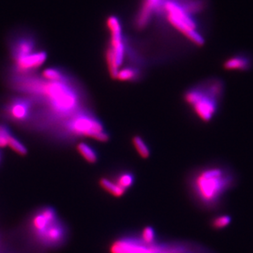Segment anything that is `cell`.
<instances>
[{"label": "cell", "instance_id": "8992f818", "mask_svg": "<svg viewBox=\"0 0 253 253\" xmlns=\"http://www.w3.org/2000/svg\"><path fill=\"white\" fill-rule=\"evenodd\" d=\"M7 44L12 61L27 57L40 50L38 39L31 31H19L12 34Z\"/></svg>", "mask_w": 253, "mask_h": 253}, {"label": "cell", "instance_id": "9c48e42d", "mask_svg": "<svg viewBox=\"0 0 253 253\" xmlns=\"http://www.w3.org/2000/svg\"><path fill=\"white\" fill-rule=\"evenodd\" d=\"M107 27L111 33V41L109 48L113 50L116 59L120 67H122L124 62L126 46H125L122 27L119 18L116 16H109L107 19Z\"/></svg>", "mask_w": 253, "mask_h": 253}, {"label": "cell", "instance_id": "277c9868", "mask_svg": "<svg viewBox=\"0 0 253 253\" xmlns=\"http://www.w3.org/2000/svg\"><path fill=\"white\" fill-rule=\"evenodd\" d=\"M158 13H163L171 27L186 37L192 43L202 46L204 39L198 32L193 16L184 9L181 0H162Z\"/></svg>", "mask_w": 253, "mask_h": 253}, {"label": "cell", "instance_id": "6da1fadb", "mask_svg": "<svg viewBox=\"0 0 253 253\" xmlns=\"http://www.w3.org/2000/svg\"><path fill=\"white\" fill-rule=\"evenodd\" d=\"M234 178L226 169L213 168L203 169L193 178L192 190L201 203L213 207L230 188Z\"/></svg>", "mask_w": 253, "mask_h": 253}, {"label": "cell", "instance_id": "30bf717a", "mask_svg": "<svg viewBox=\"0 0 253 253\" xmlns=\"http://www.w3.org/2000/svg\"><path fill=\"white\" fill-rule=\"evenodd\" d=\"M36 236L45 246H57L64 239V227L57 220L46 227L43 231L36 234Z\"/></svg>", "mask_w": 253, "mask_h": 253}, {"label": "cell", "instance_id": "603a6c76", "mask_svg": "<svg viewBox=\"0 0 253 253\" xmlns=\"http://www.w3.org/2000/svg\"><path fill=\"white\" fill-rule=\"evenodd\" d=\"M1 160H2V153L0 152V163H1Z\"/></svg>", "mask_w": 253, "mask_h": 253}, {"label": "cell", "instance_id": "ffe728a7", "mask_svg": "<svg viewBox=\"0 0 253 253\" xmlns=\"http://www.w3.org/2000/svg\"><path fill=\"white\" fill-rule=\"evenodd\" d=\"M12 134L7 125L0 123V148H5L8 144V140Z\"/></svg>", "mask_w": 253, "mask_h": 253}, {"label": "cell", "instance_id": "3957f363", "mask_svg": "<svg viewBox=\"0 0 253 253\" xmlns=\"http://www.w3.org/2000/svg\"><path fill=\"white\" fill-rule=\"evenodd\" d=\"M222 93V83L219 80H214L201 88L187 91L184 100L191 106L202 121L207 122L212 119L216 113L218 101L221 98Z\"/></svg>", "mask_w": 253, "mask_h": 253}, {"label": "cell", "instance_id": "e0dca14e", "mask_svg": "<svg viewBox=\"0 0 253 253\" xmlns=\"http://www.w3.org/2000/svg\"><path fill=\"white\" fill-rule=\"evenodd\" d=\"M132 143H133L135 150L137 151V153H139L141 158L146 159V158L150 157V150H149V148H148L144 140L141 137L134 136L132 139Z\"/></svg>", "mask_w": 253, "mask_h": 253}, {"label": "cell", "instance_id": "7a4b0ae2", "mask_svg": "<svg viewBox=\"0 0 253 253\" xmlns=\"http://www.w3.org/2000/svg\"><path fill=\"white\" fill-rule=\"evenodd\" d=\"M59 131L73 137H88L103 143L109 140V134L103 123L88 108L61 122Z\"/></svg>", "mask_w": 253, "mask_h": 253}, {"label": "cell", "instance_id": "9a60e30c", "mask_svg": "<svg viewBox=\"0 0 253 253\" xmlns=\"http://www.w3.org/2000/svg\"><path fill=\"white\" fill-rule=\"evenodd\" d=\"M77 151L86 162L93 164L98 162V154L92 147L85 143H80L77 147Z\"/></svg>", "mask_w": 253, "mask_h": 253}, {"label": "cell", "instance_id": "ac0fdd59", "mask_svg": "<svg viewBox=\"0 0 253 253\" xmlns=\"http://www.w3.org/2000/svg\"><path fill=\"white\" fill-rule=\"evenodd\" d=\"M134 178L133 174L128 172H124L120 174L117 177V179L115 180V182L119 185L121 188L124 189L125 190L130 188V187L134 184Z\"/></svg>", "mask_w": 253, "mask_h": 253}, {"label": "cell", "instance_id": "44dd1931", "mask_svg": "<svg viewBox=\"0 0 253 253\" xmlns=\"http://www.w3.org/2000/svg\"><path fill=\"white\" fill-rule=\"evenodd\" d=\"M141 241L145 244H155V231L151 227H146L141 233Z\"/></svg>", "mask_w": 253, "mask_h": 253}, {"label": "cell", "instance_id": "4fadbf2b", "mask_svg": "<svg viewBox=\"0 0 253 253\" xmlns=\"http://www.w3.org/2000/svg\"><path fill=\"white\" fill-rule=\"evenodd\" d=\"M251 65L249 58L244 56H234L227 59L224 63L226 71H246Z\"/></svg>", "mask_w": 253, "mask_h": 253}, {"label": "cell", "instance_id": "d6986e66", "mask_svg": "<svg viewBox=\"0 0 253 253\" xmlns=\"http://www.w3.org/2000/svg\"><path fill=\"white\" fill-rule=\"evenodd\" d=\"M7 146L10 148H12V150L14 151L15 153H17L18 155L25 156L27 154V148L22 144L21 141L18 140L13 135H12L8 140Z\"/></svg>", "mask_w": 253, "mask_h": 253}, {"label": "cell", "instance_id": "7c38bea8", "mask_svg": "<svg viewBox=\"0 0 253 253\" xmlns=\"http://www.w3.org/2000/svg\"><path fill=\"white\" fill-rule=\"evenodd\" d=\"M41 77L49 82H65L72 77L69 72L60 67H48L43 70Z\"/></svg>", "mask_w": 253, "mask_h": 253}, {"label": "cell", "instance_id": "ba28073f", "mask_svg": "<svg viewBox=\"0 0 253 253\" xmlns=\"http://www.w3.org/2000/svg\"><path fill=\"white\" fill-rule=\"evenodd\" d=\"M111 253H163V245L145 244L140 239L123 238L111 245Z\"/></svg>", "mask_w": 253, "mask_h": 253}, {"label": "cell", "instance_id": "2e32d148", "mask_svg": "<svg viewBox=\"0 0 253 253\" xmlns=\"http://www.w3.org/2000/svg\"><path fill=\"white\" fill-rule=\"evenodd\" d=\"M139 72L134 67H125L123 69H120L117 73L116 80L120 82H132L139 77Z\"/></svg>", "mask_w": 253, "mask_h": 253}, {"label": "cell", "instance_id": "5bb4252c", "mask_svg": "<svg viewBox=\"0 0 253 253\" xmlns=\"http://www.w3.org/2000/svg\"><path fill=\"white\" fill-rule=\"evenodd\" d=\"M99 184L102 187V189L108 192V194H112L113 196L117 197V198L123 196L126 191L124 189L121 188L116 182L112 181L107 178L100 179Z\"/></svg>", "mask_w": 253, "mask_h": 253}, {"label": "cell", "instance_id": "7402d4cb", "mask_svg": "<svg viewBox=\"0 0 253 253\" xmlns=\"http://www.w3.org/2000/svg\"><path fill=\"white\" fill-rule=\"evenodd\" d=\"M231 222V218L228 215H222L215 217L212 220V227L214 229H221L226 228Z\"/></svg>", "mask_w": 253, "mask_h": 253}, {"label": "cell", "instance_id": "5b68a950", "mask_svg": "<svg viewBox=\"0 0 253 253\" xmlns=\"http://www.w3.org/2000/svg\"><path fill=\"white\" fill-rule=\"evenodd\" d=\"M36 103L27 95L11 96L0 103V117L17 124H29L33 117Z\"/></svg>", "mask_w": 253, "mask_h": 253}, {"label": "cell", "instance_id": "52a82bcc", "mask_svg": "<svg viewBox=\"0 0 253 253\" xmlns=\"http://www.w3.org/2000/svg\"><path fill=\"white\" fill-rule=\"evenodd\" d=\"M47 52L42 49L36 51L31 55L12 61L9 74L25 76L36 73L37 70L46 62Z\"/></svg>", "mask_w": 253, "mask_h": 253}, {"label": "cell", "instance_id": "8fae6325", "mask_svg": "<svg viewBox=\"0 0 253 253\" xmlns=\"http://www.w3.org/2000/svg\"><path fill=\"white\" fill-rule=\"evenodd\" d=\"M162 0H143L136 18L135 27L139 30H143L148 26L153 15L158 12Z\"/></svg>", "mask_w": 253, "mask_h": 253}]
</instances>
